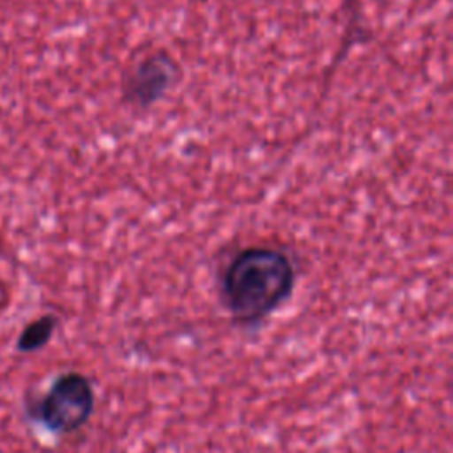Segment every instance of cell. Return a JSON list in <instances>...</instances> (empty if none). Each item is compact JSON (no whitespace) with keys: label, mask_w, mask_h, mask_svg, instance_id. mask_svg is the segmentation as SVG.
<instances>
[{"label":"cell","mask_w":453,"mask_h":453,"mask_svg":"<svg viewBox=\"0 0 453 453\" xmlns=\"http://www.w3.org/2000/svg\"><path fill=\"white\" fill-rule=\"evenodd\" d=\"M94 407V386L85 373L76 370L58 373L37 398H25L27 416L57 435H67L85 426Z\"/></svg>","instance_id":"obj_2"},{"label":"cell","mask_w":453,"mask_h":453,"mask_svg":"<svg viewBox=\"0 0 453 453\" xmlns=\"http://www.w3.org/2000/svg\"><path fill=\"white\" fill-rule=\"evenodd\" d=\"M349 4H350V5H354V9H356V5H357V0H350Z\"/></svg>","instance_id":"obj_5"},{"label":"cell","mask_w":453,"mask_h":453,"mask_svg":"<svg viewBox=\"0 0 453 453\" xmlns=\"http://www.w3.org/2000/svg\"><path fill=\"white\" fill-rule=\"evenodd\" d=\"M58 324L60 319L55 313H42L37 319H32L19 331L14 349L21 354H32L44 349L53 338Z\"/></svg>","instance_id":"obj_4"},{"label":"cell","mask_w":453,"mask_h":453,"mask_svg":"<svg viewBox=\"0 0 453 453\" xmlns=\"http://www.w3.org/2000/svg\"><path fill=\"white\" fill-rule=\"evenodd\" d=\"M179 64L166 51H154L136 62L122 80V97L131 108L147 110L179 81Z\"/></svg>","instance_id":"obj_3"},{"label":"cell","mask_w":453,"mask_h":453,"mask_svg":"<svg viewBox=\"0 0 453 453\" xmlns=\"http://www.w3.org/2000/svg\"><path fill=\"white\" fill-rule=\"evenodd\" d=\"M297 281L292 257L274 246H246L219 274V296L232 320L257 326L281 308Z\"/></svg>","instance_id":"obj_1"}]
</instances>
